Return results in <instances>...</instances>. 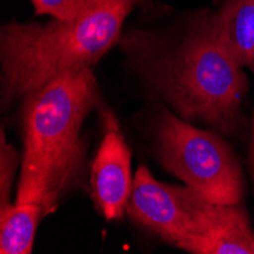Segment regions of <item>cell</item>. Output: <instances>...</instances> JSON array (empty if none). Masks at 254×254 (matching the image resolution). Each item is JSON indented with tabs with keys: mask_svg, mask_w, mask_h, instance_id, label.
<instances>
[{
	"mask_svg": "<svg viewBox=\"0 0 254 254\" xmlns=\"http://www.w3.org/2000/svg\"><path fill=\"white\" fill-rule=\"evenodd\" d=\"M104 135L90 169V190L98 212L107 221L127 215L134 184L131 151L111 113L105 114Z\"/></svg>",
	"mask_w": 254,
	"mask_h": 254,
	"instance_id": "6",
	"label": "cell"
},
{
	"mask_svg": "<svg viewBox=\"0 0 254 254\" xmlns=\"http://www.w3.org/2000/svg\"><path fill=\"white\" fill-rule=\"evenodd\" d=\"M21 165V155L8 143L5 131L0 132V207L9 204V196L15 181L17 168Z\"/></svg>",
	"mask_w": 254,
	"mask_h": 254,
	"instance_id": "10",
	"label": "cell"
},
{
	"mask_svg": "<svg viewBox=\"0 0 254 254\" xmlns=\"http://www.w3.org/2000/svg\"><path fill=\"white\" fill-rule=\"evenodd\" d=\"M213 20L225 48L244 68L254 72V0H224Z\"/></svg>",
	"mask_w": 254,
	"mask_h": 254,
	"instance_id": "8",
	"label": "cell"
},
{
	"mask_svg": "<svg viewBox=\"0 0 254 254\" xmlns=\"http://www.w3.org/2000/svg\"><path fill=\"white\" fill-rule=\"evenodd\" d=\"M99 102L93 68L65 72L21 101L23 151L17 202H34L46 216L79 181L85 142L82 128Z\"/></svg>",
	"mask_w": 254,
	"mask_h": 254,
	"instance_id": "2",
	"label": "cell"
},
{
	"mask_svg": "<svg viewBox=\"0 0 254 254\" xmlns=\"http://www.w3.org/2000/svg\"><path fill=\"white\" fill-rule=\"evenodd\" d=\"M151 132L154 157L163 169L212 202H242L241 163L218 131L201 129L172 110L158 108Z\"/></svg>",
	"mask_w": 254,
	"mask_h": 254,
	"instance_id": "4",
	"label": "cell"
},
{
	"mask_svg": "<svg viewBox=\"0 0 254 254\" xmlns=\"http://www.w3.org/2000/svg\"><path fill=\"white\" fill-rule=\"evenodd\" d=\"M44 210L34 202H9L0 207V253L31 254Z\"/></svg>",
	"mask_w": 254,
	"mask_h": 254,
	"instance_id": "9",
	"label": "cell"
},
{
	"mask_svg": "<svg viewBox=\"0 0 254 254\" xmlns=\"http://www.w3.org/2000/svg\"><path fill=\"white\" fill-rule=\"evenodd\" d=\"M175 248L192 254H254V230L242 204H228L212 235L183 239Z\"/></svg>",
	"mask_w": 254,
	"mask_h": 254,
	"instance_id": "7",
	"label": "cell"
},
{
	"mask_svg": "<svg viewBox=\"0 0 254 254\" xmlns=\"http://www.w3.org/2000/svg\"><path fill=\"white\" fill-rule=\"evenodd\" d=\"M91 0H31L37 15H48L49 18L72 20L79 15Z\"/></svg>",
	"mask_w": 254,
	"mask_h": 254,
	"instance_id": "11",
	"label": "cell"
},
{
	"mask_svg": "<svg viewBox=\"0 0 254 254\" xmlns=\"http://www.w3.org/2000/svg\"><path fill=\"white\" fill-rule=\"evenodd\" d=\"M189 186L155 180L146 166H138L127 215L142 228L175 247L192 236H209L221 224L225 207Z\"/></svg>",
	"mask_w": 254,
	"mask_h": 254,
	"instance_id": "5",
	"label": "cell"
},
{
	"mask_svg": "<svg viewBox=\"0 0 254 254\" xmlns=\"http://www.w3.org/2000/svg\"><path fill=\"white\" fill-rule=\"evenodd\" d=\"M145 0H91L72 20L9 21L0 31L3 105L23 101L57 76L93 68L122 37Z\"/></svg>",
	"mask_w": 254,
	"mask_h": 254,
	"instance_id": "3",
	"label": "cell"
},
{
	"mask_svg": "<svg viewBox=\"0 0 254 254\" xmlns=\"http://www.w3.org/2000/svg\"><path fill=\"white\" fill-rule=\"evenodd\" d=\"M250 168H251V175H253V183H254V121H253L251 135H250Z\"/></svg>",
	"mask_w": 254,
	"mask_h": 254,
	"instance_id": "12",
	"label": "cell"
},
{
	"mask_svg": "<svg viewBox=\"0 0 254 254\" xmlns=\"http://www.w3.org/2000/svg\"><path fill=\"white\" fill-rule=\"evenodd\" d=\"M124 44L132 67L180 118L225 134L244 125L248 79L219 38L213 12L195 17L180 41L134 34Z\"/></svg>",
	"mask_w": 254,
	"mask_h": 254,
	"instance_id": "1",
	"label": "cell"
}]
</instances>
